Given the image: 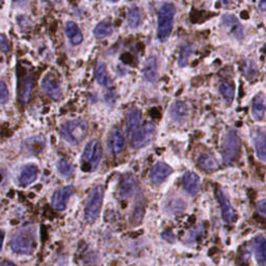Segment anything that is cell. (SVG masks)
<instances>
[{"mask_svg":"<svg viewBox=\"0 0 266 266\" xmlns=\"http://www.w3.org/2000/svg\"><path fill=\"white\" fill-rule=\"evenodd\" d=\"M0 50L3 52L8 51V42L4 36H0Z\"/></svg>","mask_w":266,"mask_h":266,"instance_id":"e575fe53","label":"cell"},{"mask_svg":"<svg viewBox=\"0 0 266 266\" xmlns=\"http://www.w3.org/2000/svg\"><path fill=\"white\" fill-rule=\"evenodd\" d=\"M4 232L2 230H0V251L2 249V244H3V239H4Z\"/></svg>","mask_w":266,"mask_h":266,"instance_id":"74e56055","label":"cell"},{"mask_svg":"<svg viewBox=\"0 0 266 266\" xmlns=\"http://www.w3.org/2000/svg\"><path fill=\"white\" fill-rule=\"evenodd\" d=\"M44 146L45 140L42 136H33L25 143L26 150L34 155H38L40 152H42V150L44 149Z\"/></svg>","mask_w":266,"mask_h":266,"instance_id":"44dd1931","label":"cell"},{"mask_svg":"<svg viewBox=\"0 0 266 266\" xmlns=\"http://www.w3.org/2000/svg\"><path fill=\"white\" fill-rule=\"evenodd\" d=\"M219 91H220V94L223 97V99H225L228 103L232 102V100L234 98V89L232 88L231 84H229L227 82L221 83Z\"/></svg>","mask_w":266,"mask_h":266,"instance_id":"4dcf8cb0","label":"cell"},{"mask_svg":"<svg viewBox=\"0 0 266 266\" xmlns=\"http://www.w3.org/2000/svg\"><path fill=\"white\" fill-rule=\"evenodd\" d=\"M65 33L73 45H79L83 40L79 27L75 22H72V21H69V22L66 23Z\"/></svg>","mask_w":266,"mask_h":266,"instance_id":"e0dca14e","label":"cell"},{"mask_svg":"<svg viewBox=\"0 0 266 266\" xmlns=\"http://www.w3.org/2000/svg\"><path fill=\"white\" fill-rule=\"evenodd\" d=\"M162 236H163V239L167 240L168 242H174V240H175V237H174V235H173V234L171 232L163 233Z\"/></svg>","mask_w":266,"mask_h":266,"instance_id":"8d00e7d4","label":"cell"},{"mask_svg":"<svg viewBox=\"0 0 266 266\" xmlns=\"http://www.w3.org/2000/svg\"><path fill=\"white\" fill-rule=\"evenodd\" d=\"M38 175H39V167L35 163L25 164L20 169L18 177L19 184L23 187L33 184L37 180Z\"/></svg>","mask_w":266,"mask_h":266,"instance_id":"ba28073f","label":"cell"},{"mask_svg":"<svg viewBox=\"0 0 266 266\" xmlns=\"http://www.w3.org/2000/svg\"><path fill=\"white\" fill-rule=\"evenodd\" d=\"M0 266H17V265H15L14 263H10V262L6 261V262H2L1 264H0Z\"/></svg>","mask_w":266,"mask_h":266,"instance_id":"ab89813d","label":"cell"},{"mask_svg":"<svg viewBox=\"0 0 266 266\" xmlns=\"http://www.w3.org/2000/svg\"><path fill=\"white\" fill-rule=\"evenodd\" d=\"M240 151V140L237 133L231 130L225 137L222 148V157L227 163L233 162L238 157Z\"/></svg>","mask_w":266,"mask_h":266,"instance_id":"8992f818","label":"cell"},{"mask_svg":"<svg viewBox=\"0 0 266 266\" xmlns=\"http://www.w3.org/2000/svg\"><path fill=\"white\" fill-rule=\"evenodd\" d=\"M12 250L20 255L33 254L37 248V229L28 226L21 230L10 243Z\"/></svg>","mask_w":266,"mask_h":266,"instance_id":"6da1fadb","label":"cell"},{"mask_svg":"<svg viewBox=\"0 0 266 266\" xmlns=\"http://www.w3.org/2000/svg\"><path fill=\"white\" fill-rule=\"evenodd\" d=\"M135 186H136V179H135L134 175H132L130 173L126 174L123 177L121 185H120V194H121V197L123 199L129 198L133 194V191L135 189Z\"/></svg>","mask_w":266,"mask_h":266,"instance_id":"2e32d148","label":"cell"},{"mask_svg":"<svg viewBox=\"0 0 266 266\" xmlns=\"http://www.w3.org/2000/svg\"><path fill=\"white\" fill-rule=\"evenodd\" d=\"M186 114H187L186 105L181 101L174 102L171 106V108H169V115H171V118L175 121H182L186 116Z\"/></svg>","mask_w":266,"mask_h":266,"instance_id":"7402d4cb","label":"cell"},{"mask_svg":"<svg viewBox=\"0 0 266 266\" xmlns=\"http://www.w3.org/2000/svg\"><path fill=\"white\" fill-rule=\"evenodd\" d=\"M104 197V189L102 186H96L91 193L90 199L86 207V216L88 220L95 221L100 215L102 202Z\"/></svg>","mask_w":266,"mask_h":266,"instance_id":"5b68a950","label":"cell"},{"mask_svg":"<svg viewBox=\"0 0 266 266\" xmlns=\"http://www.w3.org/2000/svg\"><path fill=\"white\" fill-rule=\"evenodd\" d=\"M198 162H199V165L207 172L208 171L212 172L217 168V163L215 161V159L213 158V156L210 155V154H207V153L200 155V157L198 159Z\"/></svg>","mask_w":266,"mask_h":266,"instance_id":"cb8c5ba5","label":"cell"},{"mask_svg":"<svg viewBox=\"0 0 266 266\" xmlns=\"http://www.w3.org/2000/svg\"><path fill=\"white\" fill-rule=\"evenodd\" d=\"M258 211H259V213L262 214V215H265V212H266V202L265 200H262L259 205H258Z\"/></svg>","mask_w":266,"mask_h":266,"instance_id":"d590c367","label":"cell"},{"mask_svg":"<svg viewBox=\"0 0 266 266\" xmlns=\"http://www.w3.org/2000/svg\"><path fill=\"white\" fill-rule=\"evenodd\" d=\"M253 136V142L255 149H256V154L257 157L260 159L261 161H265V131L262 127H258V128H255L252 132Z\"/></svg>","mask_w":266,"mask_h":266,"instance_id":"8fae6325","label":"cell"},{"mask_svg":"<svg viewBox=\"0 0 266 266\" xmlns=\"http://www.w3.org/2000/svg\"><path fill=\"white\" fill-rule=\"evenodd\" d=\"M142 20H143V18H142L141 10L135 6L131 7V9L129 10V14H128V23H129L130 27H132V28L138 27L142 23Z\"/></svg>","mask_w":266,"mask_h":266,"instance_id":"f1b7e54d","label":"cell"},{"mask_svg":"<svg viewBox=\"0 0 266 266\" xmlns=\"http://www.w3.org/2000/svg\"><path fill=\"white\" fill-rule=\"evenodd\" d=\"M222 23L226 26L231 28L232 33L235 35L238 39L242 38V28L239 25L238 20L233 15H225L222 17Z\"/></svg>","mask_w":266,"mask_h":266,"instance_id":"603a6c76","label":"cell"},{"mask_svg":"<svg viewBox=\"0 0 266 266\" xmlns=\"http://www.w3.org/2000/svg\"><path fill=\"white\" fill-rule=\"evenodd\" d=\"M8 90L5 82L0 80V104H4L8 100Z\"/></svg>","mask_w":266,"mask_h":266,"instance_id":"836d02e7","label":"cell"},{"mask_svg":"<svg viewBox=\"0 0 266 266\" xmlns=\"http://www.w3.org/2000/svg\"><path fill=\"white\" fill-rule=\"evenodd\" d=\"M107 144H108L109 150L112 153L114 154L120 153L125 147V137L123 133L121 132V130L113 129L108 136Z\"/></svg>","mask_w":266,"mask_h":266,"instance_id":"5bb4252c","label":"cell"},{"mask_svg":"<svg viewBox=\"0 0 266 266\" xmlns=\"http://www.w3.org/2000/svg\"><path fill=\"white\" fill-rule=\"evenodd\" d=\"M3 1H4V0H0V6H1V5H2Z\"/></svg>","mask_w":266,"mask_h":266,"instance_id":"ee69618b","label":"cell"},{"mask_svg":"<svg viewBox=\"0 0 266 266\" xmlns=\"http://www.w3.org/2000/svg\"><path fill=\"white\" fill-rule=\"evenodd\" d=\"M108 1H111V2H116V1H119V0H108Z\"/></svg>","mask_w":266,"mask_h":266,"instance_id":"7bdbcfd3","label":"cell"},{"mask_svg":"<svg viewBox=\"0 0 266 266\" xmlns=\"http://www.w3.org/2000/svg\"><path fill=\"white\" fill-rule=\"evenodd\" d=\"M88 133V124L83 120H71L61 126L60 134L71 145L79 144Z\"/></svg>","mask_w":266,"mask_h":266,"instance_id":"3957f363","label":"cell"},{"mask_svg":"<svg viewBox=\"0 0 266 266\" xmlns=\"http://www.w3.org/2000/svg\"><path fill=\"white\" fill-rule=\"evenodd\" d=\"M191 54V48L189 46H183L182 48H181V51H180V55H179V60H178V63L180 67H185L187 65V60H188V57L190 56Z\"/></svg>","mask_w":266,"mask_h":266,"instance_id":"1f68e13d","label":"cell"},{"mask_svg":"<svg viewBox=\"0 0 266 266\" xmlns=\"http://www.w3.org/2000/svg\"><path fill=\"white\" fill-rule=\"evenodd\" d=\"M173 173L172 167L164 162H157L151 169L150 179L154 184H161Z\"/></svg>","mask_w":266,"mask_h":266,"instance_id":"30bf717a","label":"cell"},{"mask_svg":"<svg viewBox=\"0 0 266 266\" xmlns=\"http://www.w3.org/2000/svg\"><path fill=\"white\" fill-rule=\"evenodd\" d=\"M265 237L263 235H259L254 240V252L255 257H256L257 262L261 266H265L266 257H265Z\"/></svg>","mask_w":266,"mask_h":266,"instance_id":"ac0fdd59","label":"cell"},{"mask_svg":"<svg viewBox=\"0 0 266 266\" xmlns=\"http://www.w3.org/2000/svg\"><path fill=\"white\" fill-rule=\"evenodd\" d=\"M57 171L62 177H70L74 173V168L70 162L61 160L57 163Z\"/></svg>","mask_w":266,"mask_h":266,"instance_id":"f546056e","label":"cell"},{"mask_svg":"<svg viewBox=\"0 0 266 266\" xmlns=\"http://www.w3.org/2000/svg\"><path fill=\"white\" fill-rule=\"evenodd\" d=\"M182 185L183 188L190 195H197L200 190L201 181L197 174L187 172L184 174L182 178Z\"/></svg>","mask_w":266,"mask_h":266,"instance_id":"9a60e30c","label":"cell"},{"mask_svg":"<svg viewBox=\"0 0 266 266\" xmlns=\"http://www.w3.org/2000/svg\"><path fill=\"white\" fill-rule=\"evenodd\" d=\"M259 6H260L261 10H265V8H266V0H260Z\"/></svg>","mask_w":266,"mask_h":266,"instance_id":"f35d334b","label":"cell"},{"mask_svg":"<svg viewBox=\"0 0 266 266\" xmlns=\"http://www.w3.org/2000/svg\"><path fill=\"white\" fill-rule=\"evenodd\" d=\"M231 1H232V0H221V2H222L223 5H228V4H230Z\"/></svg>","mask_w":266,"mask_h":266,"instance_id":"60d3db41","label":"cell"},{"mask_svg":"<svg viewBox=\"0 0 266 266\" xmlns=\"http://www.w3.org/2000/svg\"><path fill=\"white\" fill-rule=\"evenodd\" d=\"M169 210H171L172 212H181L183 211L184 208H185V205H184V202L181 201L179 199H174L173 201L169 202V203L167 204Z\"/></svg>","mask_w":266,"mask_h":266,"instance_id":"d6a6232c","label":"cell"},{"mask_svg":"<svg viewBox=\"0 0 266 266\" xmlns=\"http://www.w3.org/2000/svg\"><path fill=\"white\" fill-rule=\"evenodd\" d=\"M127 134L129 136L130 143L132 147L140 149L142 147H145L149 142H150L152 135L155 132V127L152 123H141L132 127L130 129H127Z\"/></svg>","mask_w":266,"mask_h":266,"instance_id":"277c9868","label":"cell"},{"mask_svg":"<svg viewBox=\"0 0 266 266\" xmlns=\"http://www.w3.org/2000/svg\"><path fill=\"white\" fill-rule=\"evenodd\" d=\"M25 1V0H15V2L17 3H23Z\"/></svg>","mask_w":266,"mask_h":266,"instance_id":"b9f144b4","label":"cell"},{"mask_svg":"<svg viewBox=\"0 0 266 266\" xmlns=\"http://www.w3.org/2000/svg\"><path fill=\"white\" fill-rule=\"evenodd\" d=\"M94 33L97 39H104L110 36L112 33L111 23L108 22V21H102V22H100L97 26H96Z\"/></svg>","mask_w":266,"mask_h":266,"instance_id":"83f0119b","label":"cell"},{"mask_svg":"<svg viewBox=\"0 0 266 266\" xmlns=\"http://www.w3.org/2000/svg\"><path fill=\"white\" fill-rule=\"evenodd\" d=\"M145 77L149 80L155 82L157 80V59L156 57H151L148 60L145 68Z\"/></svg>","mask_w":266,"mask_h":266,"instance_id":"484cf974","label":"cell"},{"mask_svg":"<svg viewBox=\"0 0 266 266\" xmlns=\"http://www.w3.org/2000/svg\"><path fill=\"white\" fill-rule=\"evenodd\" d=\"M74 193L72 186H65L57 189L51 198V204L57 210H63L67 207V203Z\"/></svg>","mask_w":266,"mask_h":266,"instance_id":"9c48e42d","label":"cell"},{"mask_svg":"<svg viewBox=\"0 0 266 266\" xmlns=\"http://www.w3.org/2000/svg\"><path fill=\"white\" fill-rule=\"evenodd\" d=\"M142 122L141 110L137 108H131L126 115V130L138 125Z\"/></svg>","mask_w":266,"mask_h":266,"instance_id":"4316f807","label":"cell"},{"mask_svg":"<svg viewBox=\"0 0 266 266\" xmlns=\"http://www.w3.org/2000/svg\"><path fill=\"white\" fill-rule=\"evenodd\" d=\"M217 198H218L220 208H221L222 218L229 223L233 222L234 220H235V211H234V208L232 207L229 199L227 198V196L225 194L222 193L221 190L218 191Z\"/></svg>","mask_w":266,"mask_h":266,"instance_id":"7c38bea8","label":"cell"},{"mask_svg":"<svg viewBox=\"0 0 266 266\" xmlns=\"http://www.w3.org/2000/svg\"><path fill=\"white\" fill-rule=\"evenodd\" d=\"M252 112L254 119L256 121H262L264 119L265 114V98L264 95L260 94L256 98L254 99L253 106H252Z\"/></svg>","mask_w":266,"mask_h":266,"instance_id":"d6986e66","label":"cell"},{"mask_svg":"<svg viewBox=\"0 0 266 266\" xmlns=\"http://www.w3.org/2000/svg\"><path fill=\"white\" fill-rule=\"evenodd\" d=\"M96 79H97V82L102 87L107 89H110L112 87V80L108 75L105 65L102 62H99L97 69H96Z\"/></svg>","mask_w":266,"mask_h":266,"instance_id":"ffe728a7","label":"cell"},{"mask_svg":"<svg viewBox=\"0 0 266 266\" xmlns=\"http://www.w3.org/2000/svg\"><path fill=\"white\" fill-rule=\"evenodd\" d=\"M42 89H43L45 93L50 96L52 99L58 100L61 97V90L58 82L50 75L46 76L43 81H42Z\"/></svg>","mask_w":266,"mask_h":266,"instance_id":"4fadbf2b","label":"cell"},{"mask_svg":"<svg viewBox=\"0 0 266 266\" xmlns=\"http://www.w3.org/2000/svg\"><path fill=\"white\" fill-rule=\"evenodd\" d=\"M102 158V149L98 140L91 141L83 151L82 161L88 163L92 169L98 167Z\"/></svg>","mask_w":266,"mask_h":266,"instance_id":"52a82bcc","label":"cell"},{"mask_svg":"<svg viewBox=\"0 0 266 266\" xmlns=\"http://www.w3.org/2000/svg\"><path fill=\"white\" fill-rule=\"evenodd\" d=\"M31 90H33V78L28 76L22 80V83L20 86V100L26 103L29 100Z\"/></svg>","mask_w":266,"mask_h":266,"instance_id":"d4e9b609","label":"cell"},{"mask_svg":"<svg viewBox=\"0 0 266 266\" xmlns=\"http://www.w3.org/2000/svg\"><path fill=\"white\" fill-rule=\"evenodd\" d=\"M176 7L173 3L163 4L158 12L157 20V38L165 42L172 34Z\"/></svg>","mask_w":266,"mask_h":266,"instance_id":"7a4b0ae2","label":"cell"}]
</instances>
